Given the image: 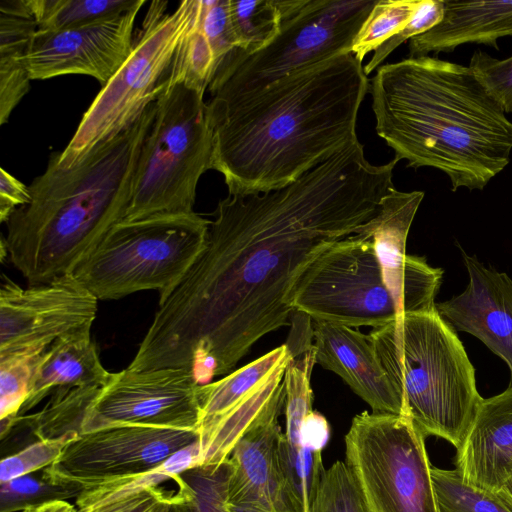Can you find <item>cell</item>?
<instances>
[{
    "instance_id": "obj_1",
    "label": "cell",
    "mask_w": 512,
    "mask_h": 512,
    "mask_svg": "<svg viewBox=\"0 0 512 512\" xmlns=\"http://www.w3.org/2000/svg\"><path fill=\"white\" fill-rule=\"evenodd\" d=\"M397 163L371 164L358 140L286 186L221 199L203 250L159 302L128 368H182L199 385L229 373L288 325L310 266L378 215Z\"/></svg>"
},
{
    "instance_id": "obj_2",
    "label": "cell",
    "mask_w": 512,
    "mask_h": 512,
    "mask_svg": "<svg viewBox=\"0 0 512 512\" xmlns=\"http://www.w3.org/2000/svg\"><path fill=\"white\" fill-rule=\"evenodd\" d=\"M370 80L347 52L288 74L265 88L208 102L211 169L228 195L286 186L358 141L360 106Z\"/></svg>"
},
{
    "instance_id": "obj_3",
    "label": "cell",
    "mask_w": 512,
    "mask_h": 512,
    "mask_svg": "<svg viewBox=\"0 0 512 512\" xmlns=\"http://www.w3.org/2000/svg\"><path fill=\"white\" fill-rule=\"evenodd\" d=\"M369 93L394 159L442 171L452 191L483 190L510 162L512 121L469 66L408 57L379 66Z\"/></svg>"
},
{
    "instance_id": "obj_4",
    "label": "cell",
    "mask_w": 512,
    "mask_h": 512,
    "mask_svg": "<svg viewBox=\"0 0 512 512\" xmlns=\"http://www.w3.org/2000/svg\"><path fill=\"white\" fill-rule=\"evenodd\" d=\"M156 102L71 168L53 152L29 185V203L5 222L2 239L14 267L31 285L71 275L108 231L124 220Z\"/></svg>"
},
{
    "instance_id": "obj_5",
    "label": "cell",
    "mask_w": 512,
    "mask_h": 512,
    "mask_svg": "<svg viewBox=\"0 0 512 512\" xmlns=\"http://www.w3.org/2000/svg\"><path fill=\"white\" fill-rule=\"evenodd\" d=\"M368 336L406 415L425 437L457 450L483 398L455 330L435 308L400 315Z\"/></svg>"
},
{
    "instance_id": "obj_6",
    "label": "cell",
    "mask_w": 512,
    "mask_h": 512,
    "mask_svg": "<svg viewBox=\"0 0 512 512\" xmlns=\"http://www.w3.org/2000/svg\"><path fill=\"white\" fill-rule=\"evenodd\" d=\"M205 92L179 81L156 101L124 220L190 214L201 176L211 169L214 128Z\"/></svg>"
},
{
    "instance_id": "obj_7",
    "label": "cell",
    "mask_w": 512,
    "mask_h": 512,
    "mask_svg": "<svg viewBox=\"0 0 512 512\" xmlns=\"http://www.w3.org/2000/svg\"><path fill=\"white\" fill-rule=\"evenodd\" d=\"M209 225L195 212L122 220L71 275L97 300L156 290L162 302L203 250Z\"/></svg>"
},
{
    "instance_id": "obj_8",
    "label": "cell",
    "mask_w": 512,
    "mask_h": 512,
    "mask_svg": "<svg viewBox=\"0 0 512 512\" xmlns=\"http://www.w3.org/2000/svg\"><path fill=\"white\" fill-rule=\"evenodd\" d=\"M167 1H153L131 54L84 113L59 165L71 168L96 146L131 125L167 90L180 44L195 12L196 0L181 1L167 12Z\"/></svg>"
},
{
    "instance_id": "obj_9",
    "label": "cell",
    "mask_w": 512,
    "mask_h": 512,
    "mask_svg": "<svg viewBox=\"0 0 512 512\" xmlns=\"http://www.w3.org/2000/svg\"><path fill=\"white\" fill-rule=\"evenodd\" d=\"M377 0H276L281 14L276 37L262 50H235L209 85L211 98L228 99L261 90L276 80L351 52L353 41Z\"/></svg>"
},
{
    "instance_id": "obj_10",
    "label": "cell",
    "mask_w": 512,
    "mask_h": 512,
    "mask_svg": "<svg viewBox=\"0 0 512 512\" xmlns=\"http://www.w3.org/2000/svg\"><path fill=\"white\" fill-rule=\"evenodd\" d=\"M425 436L404 415H356L345 436V463L368 512H440Z\"/></svg>"
},
{
    "instance_id": "obj_11",
    "label": "cell",
    "mask_w": 512,
    "mask_h": 512,
    "mask_svg": "<svg viewBox=\"0 0 512 512\" xmlns=\"http://www.w3.org/2000/svg\"><path fill=\"white\" fill-rule=\"evenodd\" d=\"M371 221L361 234L337 242L310 266L294 291L295 311L312 320L373 329L401 315L383 278Z\"/></svg>"
},
{
    "instance_id": "obj_12",
    "label": "cell",
    "mask_w": 512,
    "mask_h": 512,
    "mask_svg": "<svg viewBox=\"0 0 512 512\" xmlns=\"http://www.w3.org/2000/svg\"><path fill=\"white\" fill-rule=\"evenodd\" d=\"M199 440L197 431L122 425L80 433L43 477L81 490L144 474Z\"/></svg>"
},
{
    "instance_id": "obj_13",
    "label": "cell",
    "mask_w": 512,
    "mask_h": 512,
    "mask_svg": "<svg viewBox=\"0 0 512 512\" xmlns=\"http://www.w3.org/2000/svg\"><path fill=\"white\" fill-rule=\"evenodd\" d=\"M199 387L192 373L182 368L112 373L88 406L81 433L122 425L197 431Z\"/></svg>"
},
{
    "instance_id": "obj_14",
    "label": "cell",
    "mask_w": 512,
    "mask_h": 512,
    "mask_svg": "<svg viewBox=\"0 0 512 512\" xmlns=\"http://www.w3.org/2000/svg\"><path fill=\"white\" fill-rule=\"evenodd\" d=\"M3 279L0 357L43 353L56 340L91 329L98 300L72 275L26 288Z\"/></svg>"
},
{
    "instance_id": "obj_15",
    "label": "cell",
    "mask_w": 512,
    "mask_h": 512,
    "mask_svg": "<svg viewBox=\"0 0 512 512\" xmlns=\"http://www.w3.org/2000/svg\"><path fill=\"white\" fill-rule=\"evenodd\" d=\"M145 3L88 24L37 30L26 58L31 80L81 74L106 85L131 54L135 20Z\"/></svg>"
},
{
    "instance_id": "obj_16",
    "label": "cell",
    "mask_w": 512,
    "mask_h": 512,
    "mask_svg": "<svg viewBox=\"0 0 512 512\" xmlns=\"http://www.w3.org/2000/svg\"><path fill=\"white\" fill-rule=\"evenodd\" d=\"M423 191L393 188L381 201L378 215L371 221V235L383 278L392 292L400 314L434 310L435 296L443 270L424 258L406 254V241Z\"/></svg>"
},
{
    "instance_id": "obj_17",
    "label": "cell",
    "mask_w": 512,
    "mask_h": 512,
    "mask_svg": "<svg viewBox=\"0 0 512 512\" xmlns=\"http://www.w3.org/2000/svg\"><path fill=\"white\" fill-rule=\"evenodd\" d=\"M285 343L224 378L199 387L201 449L236 440L263 411L283 376L275 371L291 359Z\"/></svg>"
},
{
    "instance_id": "obj_18",
    "label": "cell",
    "mask_w": 512,
    "mask_h": 512,
    "mask_svg": "<svg viewBox=\"0 0 512 512\" xmlns=\"http://www.w3.org/2000/svg\"><path fill=\"white\" fill-rule=\"evenodd\" d=\"M286 390L280 383L267 406L236 443L229 456L228 503L248 504L267 512H298L285 483L279 457Z\"/></svg>"
},
{
    "instance_id": "obj_19",
    "label": "cell",
    "mask_w": 512,
    "mask_h": 512,
    "mask_svg": "<svg viewBox=\"0 0 512 512\" xmlns=\"http://www.w3.org/2000/svg\"><path fill=\"white\" fill-rule=\"evenodd\" d=\"M469 281L465 290L435 304L439 315L455 330L483 342L509 367L512 385V279L463 253Z\"/></svg>"
},
{
    "instance_id": "obj_20",
    "label": "cell",
    "mask_w": 512,
    "mask_h": 512,
    "mask_svg": "<svg viewBox=\"0 0 512 512\" xmlns=\"http://www.w3.org/2000/svg\"><path fill=\"white\" fill-rule=\"evenodd\" d=\"M312 331L316 363L340 376L372 412L407 416L368 335L317 320H312Z\"/></svg>"
},
{
    "instance_id": "obj_21",
    "label": "cell",
    "mask_w": 512,
    "mask_h": 512,
    "mask_svg": "<svg viewBox=\"0 0 512 512\" xmlns=\"http://www.w3.org/2000/svg\"><path fill=\"white\" fill-rule=\"evenodd\" d=\"M455 469L469 485L493 493L512 477V385L482 399Z\"/></svg>"
},
{
    "instance_id": "obj_22",
    "label": "cell",
    "mask_w": 512,
    "mask_h": 512,
    "mask_svg": "<svg viewBox=\"0 0 512 512\" xmlns=\"http://www.w3.org/2000/svg\"><path fill=\"white\" fill-rule=\"evenodd\" d=\"M505 36H512V0H443L441 20L409 40V57L450 53L472 43L499 50L498 40Z\"/></svg>"
},
{
    "instance_id": "obj_23",
    "label": "cell",
    "mask_w": 512,
    "mask_h": 512,
    "mask_svg": "<svg viewBox=\"0 0 512 512\" xmlns=\"http://www.w3.org/2000/svg\"><path fill=\"white\" fill-rule=\"evenodd\" d=\"M90 330L62 337L41 354L19 415L35 407L53 390L101 388L109 382L112 373L101 363Z\"/></svg>"
},
{
    "instance_id": "obj_24",
    "label": "cell",
    "mask_w": 512,
    "mask_h": 512,
    "mask_svg": "<svg viewBox=\"0 0 512 512\" xmlns=\"http://www.w3.org/2000/svg\"><path fill=\"white\" fill-rule=\"evenodd\" d=\"M37 31L29 0L0 1V124L30 88L26 58Z\"/></svg>"
},
{
    "instance_id": "obj_25",
    "label": "cell",
    "mask_w": 512,
    "mask_h": 512,
    "mask_svg": "<svg viewBox=\"0 0 512 512\" xmlns=\"http://www.w3.org/2000/svg\"><path fill=\"white\" fill-rule=\"evenodd\" d=\"M203 455L199 440L176 451L158 467L138 476L82 490L76 498L78 511L106 504L148 487L169 480L176 481L185 471L202 466Z\"/></svg>"
},
{
    "instance_id": "obj_26",
    "label": "cell",
    "mask_w": 512,
    "mask_h": 512,
    "mask_svg": "<svg viewBox=\"0 0 512 512\" xmlns=\"http://www.w3.org/2000/svg\"><path fill=\"white\" fill-rule=\"evenodd\" d=\"M37 30L80 26L126 12L141 0H29Z\"/></svg>"
},
{
    "instance_id": "obj_27",
    "label": "cell",
    "mask_w": 512,
    "mask_h": 512,
    "mask_svg": "<svg viewBox=\"0 0 512 512\" xmlns=\"http://www.w3.org/2000/svg\"><path fill=\"white\" fill-rule=\"evenodd\" d=\"M229 12L239 56L262 50L279 32L281 14L276 0H229Z\"/></svg>"
},
{
    "instance_id": "obj_28",
    "label": "cell",
    "mask_w": 512,
    "mask_h": 512,
    "mask_svg": "<svg viewBox=\"0 0 512 512\" xmlns=\"http://www.w3.org/2000/svg\"><path fill=\"white\" fill-rule=\"evenodd\" d=\"M420 0H377L360 27L351 52L362 63L364 57L378 49L402 30L411 19Z\"/></svg>"
},
{
    "instance_id": "obj_29",
    "label": "cell",
    "mask_w": 512,
    "mask_h": 512,
    "mask_svg": "<svg viewBox=\"0 0 512 512\" xmlns=\"http://www.w3.org/2000/svg\"><path fill=\"white\" fill-rule=\"evenodd\" d=\"M431 475L440 512H512L496 493L466 483L457 469L432 466Z\"/></svg>"
},
{
    "instance_id": "obj_30",
    "label": "cell",
    "mask_w": 512,
    "mask_h": 512,
    "mask_svg": "<svg viewBox=\"0 0 512 512\" xmlns=\"http://www.w3.org/2000/svg\"><path fill=\"white\" fill-rule=\"evenodd\" d=\"M309 512H368L345 461H336L325 470Z\"/></svg>"
},
{
    "instance_id": "obj_31",
    "label": "cell",
    "mask_w": 512,
    "mask_h": 512,
    "mask_svg": "<svg viewBox=\"0 0 512 512\" xmlns=\"http://www.w3.org/2000/svg\"><path fill=\"white\" fill-rule=\"evenodd\" d=\"M81 492L80 488L28 474L0 483V512L22 511L57 500L76 499Z\"/></svg>"
},
{
    "instance_id": "obj_32",
    "label": "cell",
    "mask_w": 512,
    "mask_h": 512,
    "mask_svg": "<svg viewBox=\"0 0 512 512\" xmlns=\"http://www.w3.org/2000/svg\"><path fill=\"white\" fill-rule=\"evenodd\" d=\"M42 353H16L0 357V420L17 417L30 389Z\"/></svg>"
},
{
    "instance_id": "obj_33",
    "label": "cell",
    "mask_w": 512,
    "mask_h": 512,
    "mask_svg": "<svg viewBox=\"0 0 512 512\" xmlns=\"http://www.w3.org/2000/svg\"><path fill=\"white\" fill-rule=\"evenodd\" d=\"M231 472L229 459L219 465L198 466L180 475L191 488L193 512H229L228 484Z\"/></svg>"
},
{
    "instance_id": "obj_34",
    "label": "cell",
    "mask_w": 512,
    "mask_h": 512,
    "mask_svg": "<svg viewBox=\"0 0 512 512\" xmlns=\"http://www.w3.org/2000/svg\"><path fill=\"white\" fill-rule=\"evenodd\" d=\"M80 433L68 432L57 438L37 440L0 463V483L45 469L55 462L64 448Z\"/></svg>"
},
{
    "instance_id": "obj_35",
    "label": "cell",
    "mask_w": 512,
    "mask_h": 512,
    "mask_svg": "<svg viewBox=\"0 0 512 512\" xmlns=\"http://www.w3.org/2000/svg\"><path fill=\"white\" fill-rule=\"evenodd\" d=\"M197 17L220 67L227 56L237 49L230 20L229 0H198Z\"/></svg>"
},
{
    "instance_id": "obj_36",
    "label": "cell",
    "mask_w": 512,
    "mask_h": 512,
    "mask_svg": "<svg viewBox=\"0 0 512 512\" xmlns=\"http://www.w3.org/2000/svg\"><path fill=\"white\" fill-rule=\"evenodd\" d=\"M442 14L443 0H420L406 26L374 51L369 62L363 66L365 74L368 76L381 66L382 62L402 43L435 26L441 20Z\"/></svg>"
},
{
    "instance_id": "obj_37",
    "label": "cell",
    "mask_w": 512,
    "mask_h": 512,
    "mask_svg": "<svg viewBox=\"0 0 512 512\" xmlns=\"http://www.w3.org/2000/svg\"><path fill=\"white\" fill-rule=\"evenodd\" d=\"M469 67L505 113L512 112V56L500 60L482 50H476L471 56Z\"/></svg>"
},
{
    "instance_id": "obj_38",
    "label": "cell",
    "mask_w": 512,
    "mask_h": 512,
    "mask_svg": "<svg viewBox=\"0 0 512 512\" xmlns=\"http://www.w3.org/2000/svg\"><path fill=\"white\" fill-rule=\"evenodd\" d=\"M180 496L179 490L148 487L118 500L78 512H169Z\"/></svg>"
},
{
    "instance_id": "obj_39",
    "label": "cell",
    "mask_w": 512,
    "mask_h": 512,
    "mask_svg": "<svg viewBox=\"0 0 512 512\" xmlns=\"http://www.w3.org/2000/svg\"><path fill=\"white\" fill-rule=\"evenodd\" d=\"M30 201L29 186L12 176L4 168L0 169V221L5 223L20 206Z\"/></svg>"
},
{
    "instance_id": "obj_40",
    "label": "cell",
    "mask_w": 512,
    "mask_h": 512,
    "mask_svg": "<svg viewBox=\"0 0 512 512\" xmlns=\"http://www.w3.org/2000/svg\"><path fill=\"white\" fill-rule=\"evenodd\" d=\"M329 435V423L320 413L312 410L302 421L300 443L305 448L322 453L329 440Z\"/></svg>"
},
{
    "instance_id": "obj_41",
    "label": "cell",
    "mask_w": 512,
    "mask_h": 512,
    "mask_svg": "<svg viewBox=\"0 0 512 512\" xmlns=\"http://www.w3.org/2000/svg\"><path fill=\"white\" fill-rule=\"evenodd\" d=\"M175 482L178 486L180 496L172 505L169 512H193L190 502L192 494L191 488L181 479L180 476Z\"/></svg>"
},
{
    "instance_id": "obj_42",
    "label": "cell",
    "mask_w": 512,
    "mask_h": 512,
    "mask_svg": "<svg viewBox=\"0 0 512 512\" xmlns=\"http://www.w3.org/2000/svg\"><path fill=\"white\" fill-rule=\"evenodd\" d=\"M38 512H78V509L65 500H57L41 505Z\"/></svg>"
},
{
    "instance_id": "obj_43",
    "label": "cell",
    "mask_w": 512,
    "mask_h": 512,
    "mask_svg": "<svg viewBox=\"0 0 512 512\" xmlns=\"http://www.w3.org/2000/svg\"><path fill=\"white\" fill-rule=\"evenodd\" d=\"M495 493L504 502V504L512 510V477H510Z\"/></svg>"
},
{
    "instance_id": "obj_44",
    "label": "cell",
    "mask_w": 512,
    "mask_h": 512,
    "mask_svg": "<svg viewBox=\"0 0 512 512\" xmlns=\"http://www.w3.org/2000/svg\"><path fill=\"white\" fill-rule=\"evenodd\" d=\"M227 508L229 512H267L256 506L248 504H231L227 501Z\"/></svg>"
},
{
    "instance_id": "obj_45",
    "label": "cell",
    "mask_w": 512,
    "mask_h": 512,
    "mask_svg": "<svg viewBox=\"0 0 512 512\" xmlns=\"http://www.w3.org/2000/svg\"><path fill=\"white\" fill-rule=\"evenodd\" d=\"M21 512H38V508H27L22 510Z\"/></svg>"
}]
</instances>
